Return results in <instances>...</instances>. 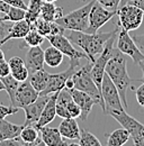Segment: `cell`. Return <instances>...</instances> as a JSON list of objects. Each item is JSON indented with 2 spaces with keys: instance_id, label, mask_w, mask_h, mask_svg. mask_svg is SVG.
I'll use <instances>...</instances> for the list:
<instances>
[{
  "instance_id": "26",
  "label": "cell",
  "mask_w": 144,
  "mask_h": 146,
  "mask_svg": "<svg viewBox=\"0 0 144 146\" xmlns=\"http://www.w3.org/2000/svg\"><path fill=\"white\" fill-rule=\"evenodd\" d=\"M44 3V0H29L25 14V19L31 24V26L36 21V19L39 18L41 9Z\"/></svg>"
},
{
  "instance_id": "36",
  "label": "cell",
  "mask_w": 144,
  "mask_h": 146,
  "mask_svg": "<svg viewBox=\"0 0 144 146\" xmlns=\"http://www.w3.org/2000/svg\"><path fill=\"white\" fill-rule=\"evenodd\" d=\"M82 1H87V0H82ZM97 2H99L101 6H104L105 8H107L109 10H114V11H117L118 7H119V3L122 0H95Z\"/></svg>"
},
{
  "instance_id": "23",
  "label": "cell",
  "mask_w": 144,
  "mask_h": 146,
  "mask_svg": "<svg viewBox=\"0 0 144 146\" xmlns=\"http://www.w3.org/2000/svg\"><path fill=\"white\" fill-rule=\"evenodd\" d=\"M49 78H50V73H47L44 69H41L35 72L29 73L28 81L31 82V84L34 87L36 91L42 92L49 83Z\"/></svg>"
},
{
  "instance_id": "32",
  "label": "cell",
  "mask_w": 144,
  "mask_h": 146,
  "mask_svg": "<svg viewBox=\"0 0 144 146\" xmlns=\"http://www.w3.org/2000/svg\"><path fill=\"white\" fill-rule=\"evenodd\" d=\"M10 74H11L17 81L23 82V81H26V80L28 79V76H29V71H28V69H27V66H26V64H25V65H23V66H20V68H18V69H15V70L10 71Z\"/></svg>"
},
{
  "instance_id": "22",
  "label": "cell",
  "mask_w": 144,
  "mask_h": 146,
  "mask_svg": "<svg viewBox=\"0 0 144 146\" xmlns=\"http://www.w3.org/2000/svg\"><path fill=\"white\" fill-rule=\"evenodd\" d=\"M63 8L62 7H56L53 2L44 1L42 9H41V15L39 17L47 21H55L56 19L61 18L63 16Z\"/></svg>"
},
{
  "instance_id": "13",
  "label": "cell",
  "mask_w": 144,
  "mask_h": 146,
  "mask_svg": "<svg viewBox=\"0 0 144 146\" xmlns=\"http://www.w3.org/2000/svg\"><path fill=\"white\" fill-rule=\"evenodd\" d=\"M49 98H50V96H41L39 94L34 102H32L23 108V110L25 111V116H26V119L24 123L25 126L26 125H35L38 121Z\"/></svg>"
},
{
  "instance_id": "18",
  "label": "cell",
  "mask_w": 144,
  "mask_h": 146,
  "mask_svg": "<svg viewBox=\"0 0 144 146\" xmlns=\"http://www.w3.org/2000/svg\"><path fill=\"white\" fill-rule=\"evenodd\" d=\"M60 134L63 138L68 139H79L80 137V127L75 120V118H63L59 126Z\"/></svg>"
},
{
  "instance_id": "39",
  "label": "cell",
  "mask_w": 144,
  "mask_h": 146,
  "mask_svg": "<svg viewBox=\"0 0 144 146\" xmlns=\"http://www.w3.org/2000/svg\"><path fill=\"white\" fill-rule=\"evenodd\" d=\"M135 96H136V101L140 106L144 107V83L142 82V84L136 89L135 91Z\"/></svg>"
},
{
  "instance_id": "21",
  "label": "cell",
  "mask_w": 144,
  "mask_h": 146,
  "mask_svg": "<svg viewBox=\"0 0 144 146\" xmlns=\"http://www.w3.org/2000/svg\"><path fill=\"white\" fill-rule=\"evenodd\" d=\"M19 137L26 143L27 146H36L44 144L42 138L38 137V129L34 125H24Z\"/></svg>"
},
{
  "instance_id": "24",
  "label": "cell",
  "mask_w": 144,
  "mask_h": 146,
  "mask_svg": "<svg viewBox=\"0 0 144 146\" xmlns=\"http://www.w3.org/2000/svg\"><path fill=\"white\" fill-rule=\"evenodd\" d=\"M63 56H64V54L59 48H56L55 46H53V45H51L50 47H47L44 51L45 64L49 65L50 68H57V66H60L62 64V62H63Z\"/></svg>"
},
{
  "instance_id": "15",
  "label": "cell",
  "mask_w": 144,
  "mask_h": 146,
  "mask_svg": "<svg viewBox=\"0 0 144 146\" xmlns=\"http://www.w3.org/2000/svg\"><path fill=\"white\" fill-rule=\"evenodd\" d=\"M25 64H26L29 73L35 72L37 70H41L44 68V64H45L44 51L41 48V46H32L27 51Z\"/></svg>"
},
{
  "instance_id": "47",
  "label": "cell",
  "mask_w": 144,
  "mask_h": 146,
  "mask_svg": "<svg viewBox=\"0 0 144 146\" xmlns=\"http://www.w3.org/2000/svg\"><path fill=\"white\" fill-rule=\"evenodd\" d=\"M139 65H140V68H141V70H142V73H143V78H142V79H141L140 81L144 83V62H143V61H142V62H141V63H140Z\"/></svg>"
},
{
  "instance_id": "38",
  "label": "cell",
  "mask_w": 144,
  "mask_h": 146,
  "mask_svg": "<svg viewBox=\"0 0 144 146\" xmlns=\"http://www.w3.org/2000/svg\"><path fill=\"white\" fill-rule=\"evenodd\" d=\"M8 64H9L10 71H13V70H15V69H18V68L25 65V61H24L21 57H19V56H14V57H11V58L9 60Z\"/></svg>"
},
{
  "instance_id": "50",
  "label": "cell",
  "mask_w": 144,
  "mask_h": 146,
  "mask_svg": "<svg viewBox=\"0 0 144 146\" xmlns=\"http://www.w3.org/2000/svg\"><path fill=\"white\" fill-rule=\"evenodd\" d=\"M44 1H49V2H55V1H57V0H44Z\"/></svg>"
},
{
  "instance_id": "45",
  "label": "cell",
  "mask_w": 144,
  "mask_h": 146,
  "mask_svg": "<svg viewBox=\"0 0 144 146\" xmlns=\"http://www.w3.org/2000/svg\"><path fill=\"white\" fill-rule=\"evenodd\" d=\"M126 3H129V5H133V6H136L137 8H140L142 11L144 13V0H127Z\"/></svg>"
},
{
  "instance_id": "34",
  "label": "cell",
  "mask_w": 144,
  "mask_h": 146,
  "mask_svg": "<svg viewBox=\"0 0 144 146\" xmlns=\"http://www.w3.org/2000/svg\"><path fill=\"white\" fill-rule=\"evenodd\" d=\"M65 108L68 110V112H69V115H70V117L72 118H79L80 116H81V109H80V107L78 106V104L72 99L70 100L67 105H65Z\"/></svg>"
},
{
  "instance_id": "27",
  "label": "cell",
  "mask_w": 144,
  "mask_h": 146,
  "mask_svg": "<svg viewBox=\"0 0 144 146\" xmlns=\"http://www.w3.org/2000/svg\"><path fill=\"white\" fill-rule=\"evenodd\" d=\"M3 84H5V91H7L8 96H9V99H10V105L14 106L15 104V94L18 89V86H19V81H17L11 74L5 76V78H1Z\"/></svg>"
},
{
  "instance_id": "11",
  "label": "cell",
  "mask_w": 144,
  "mask_h": 146,
  "mask_svg": "<svg viewBox=\"0 0 144 146\" xmlns=\"http://www.w3.org/2000/svg\"><path fill=\"white\" fill-rule=\"evenodd\" d=\"M45 38H47V40L51 43V45L59 48L70 60H81V58L89 60L85 52H80V51L75 50L74 45L69 40V38L65 37L64 35H47Z\"/></svg>"
},
{
  "instance_id": "48",
  "label": "cell",
  "mask_w": 144,
  "mask_h": 146,
  "mask_svg": "<svg viewBox=\"0 0 144 146\" xmlns=\"http://www.w3.org/2000/svg\"><path fill=\"white\" fill-rule=\"evenodd\" d=\"M2 61H6V56H5L3 51H2L1 47H0V62H2Z\"/></svg>"
},
{
  "instance_id": "35",
  "label": "cell",
  "mask_w": 144,
  "mask_h": 146,
  "mask_svg": "<svg viewBox=\"0 0 144 146\" xmlns=\"http://www.w3.org/2000/svg\"><path fill=\"white\" fill-rule=\"evenodd\" d=\"M20 108L18 107H14V106H5V105H1L0 104V119H5L7 116H10V115H14L19 111Z\"/></svg>"
},
{
  "instance_id": "3",
  "label": "cell",
  "mask_w": 144,
  "mask_h": 146,
  "mask_svg": "<svg viewBox=\"0 0 144 146\" xmlns=\"http://www.w3.org/2000/svg\"><path fill=\"white\" fill-rule=\"evenodd\" d=\"M91 68H92V62L88 60L87 64L80 66L74 72V74L72 75L71 78L72 80H73V83H74V88L79 89L81 91L87 92V93H89L90 96H92L96 99L97 104L101 107V109H103L104 113H105V111H106L105 102L103 100V97H101V93L99 91V89L97 88L96 83L92 80Z\"/></svg>"
},
{
  "instance_id": "33",
  "label": "cell",
  "mask_w": 144,
  "mask_h": 146,
  "mask_svg": "<svg viewBox=\"0 0 144 146\" xmlns=\"http://www.w3.org/2000/svg\"><path fill=\"white\" fill-rule=\"evenodd\" d=\"M10 28H11L10 21H6L1 17L0 18V47L3 45V40H5V38L8 35Z\"/></svg>"
},
{
  "instance_id": "25",
  "label": "cell",
  "mask_w": 144,
  "mask_h": 146,
  "mask_svg": "<svg viewBox=\"0 0 144 146\" xmlns=\"http://www.w3.org/2000/svg\"><path fill=\"white\" fill-rule=\"evenodd\" d=\"M131 137L128 130L125 128H119L114 130L111 134L107 135V145L108 146H122L124 145L128 138Z\"/></svg>"
},
{
  "instance_id": "28",
  "label": "cell",
  "mask_w": 144,
  "mask_h": 146,
  "mask_svg": "<svg viewBox=\"0 0 144 146\" xmlns=\"http://www.w3.org/2000/svg\"><path fill=\"white\" fill-rule=\"evenodd\" d=\"M79 145L80 146H100V141L88 130L80 128V137H79Z\"/></svg>"
},
{
  "instance_id": "20",
  "label": "cell",
  "mask_w": 144,
  "mask_h": 146,
  "mask_svg": "<svg viewBox=\"0 0 144 146\" xmlns=\"http://www.w3.org/2000/svg\"><path fill=\"white\" fill-rule=\"evenodd\" d=\"M23 127L24 125H16L6 119H0V142L19 136Z\"/></svg>"
},
{
  "instance_id": "16",
  "label": "cell",
  "mask_w": 144,
  "mask_h": 146,
  "mask_svg": "<svg viewBox=\"0 0 144 146\" xmlns=\"http://www.w3.org/2000/svg\"><path fill=\"white\" fill-rule=\"evenodd\" d=\"M57 93L59 92H54L52 94H50V98H49L44 109L42 111V115H41L38 121L34 125L37 129H39L43 126L49 125L50 123L53 121V119L55 118V116H56V98H57Z\"/></svg>"
},
{
  "instance_id": "4",
  "label": "cell",
  "mask_w": 144,
  "mask_h": 146,
  "mask_svg": "<svg viewBox=\"0 0 144 146\" xmlns=\"http://www.w3.org/2000/svg\"><path fill=\"white\" fill-rule=\"evenodd\" d=\"M93 3H95V0H90L87 5L73 10L67 15H63L61 18L56 19L55 23L61 25L64 29L87 33V29L89 26V14Z\"/></svg>"
},
{
  "instance_id": "7",
  "label": "cell",
  "mask_w": 144,
  "mask_h": 146,
  "mask_svg": "<svg viewBox=\"0 0 144 146\" xmlns=\"http://www.w3.org/2000/svg\"><path fill=\"white\" fill-rule=\"evenodd\" d=\"M80 66H81L80 60H70V65L65 71L60 73H54V74L50 73L49 83L43 91L39 92V94L41 96H50L54 92L61 91L64 88L67 80L69 78H71Z\"/></svg>"
},
{
  "instance_id": "6",
  "label": "cell",
  "mask_w": 144,
  "mask_h": 146,
  "mask_svg": "<svg viewBox=\"0 0 144 146\" xmlns=\"http://www.w3.org/2000/svg\"><path fill=\"white\" fill-rule=\"evenodd\" d=\"M118 26L127 32L137 29L143 23L144 13L136 6L125 3L117 9Z\"/></svg>"
},
{
  "instance_id": "31",
  "label": "cell",
  "mask_w": 144,
  "mask_h": 146,
  "mask_svg": "<svg viewBox=\"0 0 144 146\" xmlns=\"http://www.w3.org/2000/svg\"><path fill=\"white\" fill-rule=\"evenodd\" d=\"M51 23L52 21H47V20L39 17L36 19V21L32 25V27L35 28L36 31L44 37H46L47 35L51 34Z\"/></svg>"
},
{
  "instance_id": "41",
  "label": "cell",
  "mask_w": 144,
  "mask_h": 146,
  "mask_svg": "<svg viewBox=\"0 0 144 146\" xmlns=\"http://www.w3.org/2000/svg\"><path fill=\"white\" fill-rule=\"evenodd\" d=\"M10 74V68L7 61L0 62V78H5Z\"/></svg>"
},
{
  "instance_id": "17",
  "label": "cell",
  "mask_w": 144,
  "mask_h": 146,
  "mask_svg": "<svg viewBox=\"0 0 144 146\" xmlns=\"http://www.w3.org/2000/svg\"><path fill=\"white\" fill-rule=\"evenodd\" d=\"M38 130H39V133H41V138H42L44 145H46V146H67L68 145V143L63 141V137L61 136L59 128L49 127V126L46 125V126L41 127Z\"/></svg>"
},
{
  "instance_id": "9",
  "label": "cell",
  "mask_w": 144,
  "mask_h": 146,
  "mask_svg": "<svg viewBox=\"0 0 144 146\" xmlns=\"http://www.w3.org/2000/svg\"><path fill=\"white\" fill-rule=\"evenodd\" d=\"M117 50L126 56H129L136 65L144 61V54L134 42L133 37L128 34L127 31L122 28L117 34Z\"/></svg>"
},
{
  "instance_id": "51",
  "label": "cell",
  "mask_w": 144,
  "mask_h": 146,
  "mask_svg": "<svg viewBox=\"0 0 144 146\" xmlns=\"http://www.w3.org/2000/svg\"><path fill=\"white\" fill-rule=\"evenodd\" d=\"M143 62H144V61H143Z\"/></svg>"
},
{
  "instance_id": "30",
  "label": "cell",
  "mask_w": 144,
  "mask_h": 146,
  "mask_svg": "<svg viewBox=\"0 0 144 146\" xmlns=\"http://www.w3.org/2000/svg\"><path fill=\"white\" fill-rule=\"evenodd\" d=\"M25 14H26V9L11 6L10 9H9V13L7 15H3L2 18H3V20H6V21L15 23V21H18V20L25 19Z\"/></svg>"
},
{
  "instance_id": "40",
  "label": "cell",
  "mask_w": 144,
  "mask_h": 146,
  "mask_svg": "<svg viewBox=\"0 0 144 146\" xmlns=\"http://www.w3.org/2000/svg\"><path fill=\"white\" fill-rule=\"evenodd\" d=\"M64 31L65 29L57 23H55V21L51 23V34L50 35H64Z\"/></svg>"
},
{
  "instance_id": "10",
  "label": "cell",
  "mask_w": 144,
  "mask_h": 146,
  "mask_svg": "<svg viewBox=\"0 0 144 146\" xmlns=\"http://www.w3.org/2000/svg\"><path fill=\"white\" fill-rule=\"evenodd\" d=\"M116 14H117V11L109 10L107 8H105L104 6H101L99 2L95 1L89 14V26H88L87 33H90V34L97 33L98 29L101 28Z\"/></svg>"
},
{
  "instance_id": "37",
  "label": "cell",
  "mask_w": 144,
  "mask_h": 146,
  "mask_svg": "<svg viewBox=\"0 0 144 146\" xmlns=\"http://www.w3.org/2000/svg\"><path fill=\"white\" fill-rule=\"evenodd\" d=\"M0 145L2 146H27L26 143L19 137H15V138H11V139H6V141H2L0 142Z\"/></svg>"
},
{
  "instance_id": "43",
  "label": "cell",
  "mask_w": 144,
  "mask_h": 146,
  "mask_svg": "<svg viewBox=\"0 0 144 146\" xmlns=\"http://www.w3.org/2000/svg\"><path fill=\"white\" fill-rule=\"evenodd\" d=\"M133 39L136 43V45L139 46L140 50H144V34L142 35H133Z\"/></svg>"
},
{
  "instance_id": "2",
  "label": "cell",
  "mask_w": 144,
  "mask_h": 146,
  "mask_svg": "<svg viewBox=\"0 0 144 146\" xmlns=\"http://www.w3.org/2000/svg\"><path fill=\"white\" fill-rule=\"evenodd\" d=\"M105 72L107 73L110 80L116 86L118 93H119V97H121V100H122V104H123L125 110H127L128 104H127V99H126V92H127L128 87L131 86L132 80L127 72L126 55L121 53L117 50L115 52V54L113 55L107 62Z\"/></svg>"
},
{
  "instance_id": "5",
  "label": "cell",
  "mask_w": 144,
  "mask_h": 146,
  "mask_svg": "<svg viewBox=\"0 0 144 146\" xmlns=\"http://www.w3.org/2000/svg\"><path fill=\"white\" fill-rule=\"evenodd\" d=\"M107 115H110L122 127L128 130L131 137L133 138L134 145L144 146V125L137 121L135 118L129 116L126 110H109Z\"/></svg>"
},
{
  "instance_id": "14",
  "label": "cell",
  "mask_w": 144,
  "mask_h": 146,
  "mask_svg": "<svg viewBox=\"0 0 144 146\" xmlns=\"http://www.w3.org/2000/svg\"><path fill=\"white\" fill-rule=\"evenodd\" d=\"M70 93H71L72 96V99L78 104V106L81 109V116H80V118L82 120H87L90 111L92 110V107L97 104L96 99L92 96H90L89 93H87V92L85 91H81V90L75 89V88L71 89Z\"/></svg>"
},
{
  "instance_id": "44",
  "label": "cell",
  "mask_w": 144,
  "mask_h": 146,
  "mask_svg": "<svg viewBox=\"0 0 144 146\" xmlns=\"http://www.w3.org/2000/svg\"><path fill=\"white\" fill-rule=\"evenodd\" d=\"M10 7H11V6H10L9 3H7V2L0 0V14H2V15H7V14L9 13Z\"/></svg>"
},
{
  "instance_id": "29",
  "label": "cell",
  "mask_w": 144,
  "mask_h": 146,
  "mask_svg": "<svg viewBox=\"0 0 144 146\" xmlns=\"http://www.w3.org/2000/svg\"><path fill=\"white\" fill-rule=\"evenodd\" d=\"M24 42H25V45L26 46H41V44L44 42L45 37L43 36L42 34H39L35 28H31V31L27 33V35L23 38Z\"/></svg>"
},
{
  "instance_id": "46",
  "label": "cell",
  "mask_w": 144,
  "mask_h": 146,
  "mask_svg": "<svg viewBox=\"0 0 144 146\" xmlns=\"http://www.w3.org/2000/svg\"><path fill=\"white\" fill-rule=\"evenodd\" d=\"M64 88H67L68 90H71V89H73V88H74V83H73V80H72V78H69V79L67 80Z\"/></svg>"
},
{
  "instance_id": "42",
  "label": "cell",
  "mask_w": 144,
  "mask_h": 146,
  "mask_svg": "<svg viewBox=\"0 0 144 146\" xmlns=\"http://www.w3.org/2000/svg\"><path fill=\"white\" fill-rule=\"evenodd\" d=\"M7 3H9L10 6H14V7H19V8H23V9H27V5L23 1V0H2Z\"/></svg>"
},
{
  "instance_id": "8",
  "label": "cell",
  "mask_w": 144,
  "mask_h": 146,
  "mask_svg": "<svg viewBox=\"0 0 144 146\" xmlns=\"http://www.w3.org/2000/svg\"><path fill=\"white\" fill-rule=\"evenodd\" d=\"M100 93H101V97H103V100H104L105 107H106L105 115H107L109 110H125L123 104H122L118 90H117L116 86L114 84V82L108 76L107 73H105V75H104Z\"/></svg>"
},
{
  "instance_id": "49",
  "label": "cell",
  "mask_w": 144,
  "mask_h": 146,
  "mask_svg": "<svg viewBox=\"0 0 144 146\" xmlns=\"http://www.w3.org/2000/svg\"><path fill=\"white\" fill-rule=\"evenodd\" d=\"M6 89H5V84H3V82H2V80H1V78H0V91H5Z\"/></svg>"
},
{
  "instance_id": "19",
  "label": "cell",
  "mask_w": 144,
  "mask_h": 146,
  "mask_svg": "<svg viewBox=\"0 0 144 146\" xmlns=\"http://www.w3.org/2000/svg\"><path fill=\"white\" fill-rule=\"evenodd\" d=\"M31 28H32V26H31V24L26 19H21V20L15 21L11 25V28H10V31H9L7 37L5 38L3 44H6L10 39L24 38V37L27 35V33L31 31Z\"/></svg>"
},
{
  "instance_id": "1",
  "label": "cell",
  "mask_w": 144,
  "mask_h": 146,
  "mask_svg": "<svg viewBox=\"0 0 144 146\" xmlns=\"http://www.w3.org/2000/svg\"><path fill=\"white\" fill-rule=\"evenodd\" d=\"M118 31H119V28H116L113 32H108V33H98L97 32L95 34L71 31L70 34L67 37L69 38V40L73 45L81 47L83 50V52L87 54L89 61L93 62L96 60V56L103 52L108 39Z\"/></svg>"
},
{
  "instance_id": "12",
  "label": "cell",
  "mask_w": 144,
  "mask_h": 146,
  "mask_svg": "<svg viewBox=\"0 0 144 146\" xmlns=\"http://www.w3.org/2000/svg\"><path fill=\"white\" fill-rule=\"evenodd\" d=\"M39 92L36 91L34 87L31 84L28 79L26 81H23L19 83L18 89L15 94V104L14 107H18L23 109L25 106L34 102L36 99L38 98Z\"/></svg>"
}]
</instances>
